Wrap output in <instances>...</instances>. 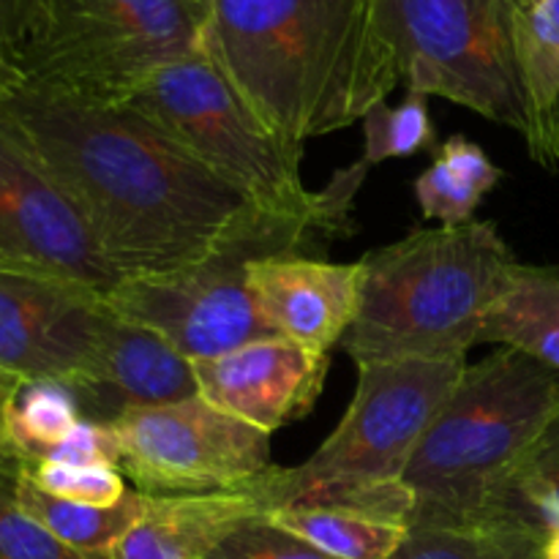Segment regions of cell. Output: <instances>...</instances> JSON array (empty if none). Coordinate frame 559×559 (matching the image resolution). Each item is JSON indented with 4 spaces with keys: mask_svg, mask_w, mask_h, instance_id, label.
I'll return each mask as SVG.
<instances>
[{
    "mask_svg": "<svg viewBox=\"0 0 559 559\" xmlns=\"http://www.w3.org/2000/svg\"><path fill=\"white\" fill-rule=\"evenodd\" d=\"M118 469L147 497L238 491L271 469V435L222 413L202 396L126 413Z\"/></svg>",
    "mask_w": 559,
    "mask_h": 559,
    "instance_id": "cell-10",
    "label": "cell"
},
{
    "mask_svg": "<svg viewBox=\"0 0 559 559\" xmlns=\"http://www.w3.org/2000/svg\"><path fill=\"white\" fill-rule=\"evenodd\" d=\"M546 533L524 516L420 524L393 559H544Z\"/></svg>",
    "mask_w": 559,
    "mask_h": 559,
    "instance_id": "cell-21",
    "label": "cell"
},
{
    "mask_svg": "<svg viewBox=\"0 0 559 559\" xmlns=\"http://www.w3.org/2000/svg\"><path fill=\"white\" fill-rule=\"evenodd\" d=\"M22 80H25V76H22V71L16 69L14 63H9V60L0 58V102H3V98L9 96V93L14 91Z\"/></svg>",
    "mask_w": 559,
    "mask_h": 559,
    "instance_id": "cell-32",
    "label": "cell"
},
{
    "mask_svg": "<svg viewBox=\"0 0 559 559\" xmlns=\"http://www.w3.org/2000/svg\"><path fill=\"white\" fill-rule=\"evenodd\" d=\"M16 500L60 544L87 559H109L118 540L134 527L136 519L145 511V495L136 489H129V495L115 506H85V502L47 495L33 486L22 475V469L16 478Z\"/></svg>",
    "mask_w": 559,
    "mask_h": 559,
    "instance_id": "cell-19",
    "label": "cell"
},
{
    "mask_svg": "<svg viewBox=\"0 0 559 559\" xmlns=\"http://www.w3.org/2000/svg\"><path fill=\"white\" fill-rule=\"evenodd\" d=\"M0 271L41 273L109 295V265L80 205L0 109Z\"/></svg>",
    "mask_w": 559,
    "mask_h": 559,
    "instance_id": "cell-11",
    "label": "cell"
},
{
    "mask_svg": "<svg viewBox=\"0 0 559 559\" xmlns=\"http://www.w3.org/2000/svg\"><path fill=\"white\" fill-rule=\"evenodd\" d=\"M207 14V0H38L16 66L25 80L123 102L202 47Z\"/></svg>",
    "mask_w": 559,
    "mask_h": 559,
    "instance_id": "cell-8",
    "label": "cell"
},
{
    "mask_svg": "<svg viewBox=\"0 0 559 559\" xmlns=\"http://www.w3.org/2000/svg\"><path fill=\"white\" fill-rule=\"evenodd\" d=\"M347 222L289 216L246 205L205 257L158 276L123 278L107 295L123 320L151 328L189 360L218 358L273 336L249 293V265L262 257L295 254L311 235L344 233Z\"/></svg>",
    "mask_w": 559,
    "mask_h": 559,
    "instance_id": "cell-7",
    "label": "cell"
},
{
    "mask_svg": "<svg viewBox=\"0 0 559 559\" xmlns=\"http://www.w3.org/2000/svg\"><path fill=\"white\" fill-rule=\"evenodd\" d=\"M112 317L107 295L85 284L0 271V371L66 385L91 364Z\"/></svg>",
    "mask_w": 559,
    "mask_h": 559,
    "instance_id": "cell-12",
    "label": "cell"
},
{
    "mask_svg": "<svg viewBox=\"0 0 559 559\" xmlns=\"http://www.w3.org/2000/svg\"><path fill=\"white\" fill-rule=\"evenodd\" d=\"M36 9L38 0H0V58L9 63H20L22 44L31 31Z\"/></svg>",
    "mask_w": 559,
    "mask_h": 559,
    "instance_id": "cell-30",
    "label": "cell"
},
{
    "mask_svg": "<svg viewBox=\"0 0 559 559\" xmlns=\"http://www.w3.org/2000/svg\"><path fill=\"white\" fill-rule=\"evenodd\" d=\"M500 178L502 169L478 142L453 134L415 180V200L424 216L440 222V227H462L473 222L475 211Z\"/></svg>",
    "mask_w": 559,
    "mask_h": 559,
    "instance_id": "cell-20",
    "label": "cell"
},
{
    "mask_svg": "<svg viewBox=\"0 0 559 559\" xmlns=\"http://www.w3.org/2000/svg\"><path fill=\"white\" fill-rule=\"evenodd\" d=\"M207 559H333L265 516H251L229 530Z\"/></svg>",
    "mask_w": 559,
    "mask_h": 559,
    "instance_id": "cell-28",
    "label": "cell"
},
{
    "mask_svg": "<svg viewBox=\"0 0 559 559\" xmlns=\"http://www.w3.org/2000/svg\"><path fill=\"white\" fill-rule=\"evenodd\" d=\"M513 500L544 533L559 530V418L551 420L519 464Z\"/></svg>",
    "mask_w": 559,
    "mask_h": 559,
    "instance_id": "cell-26",
    "label": "cell"
},
{
    "mask_svg": "<svg viewBox=\"0 0 559 559\" xmlns=\"http://www.w3.org/2000/svg\"><path fill=\"white\" fill-rule=\"evenodd\" d=\"M251 516H262V511L246 491L145 495V511L109 559H207L229 530Z\"/></svg>",
    "mask_w": 559,
    "mask_h": 559,
    "instance_id": "cell-16",
    "label": "cell"
},
{
    "mask_svg": "<svg viewBox=\"0 0 559 559\" xmlns=\"http://www.w3.org/2000/svg\"><path fill=\"white\" fill-rule=\"evenodd\" d=\"M20 385H22V380H16V377L0 371V456L11 451L9 437H5V413H9V404H11V399H14L16 388Z\"/></svg>",
    "mask_w": 559,
    "mask_h": 559,
    "instance_id": "cell-31",
    "label": "cell"
},
{
    "mask_svg": "<svg viewBox=\"0 0 559 559\" xmlns=\"http://www.w3.org/2000/svg\"><path fill=\"white\" fill-rule=\"evenodd\" d=\"M555 418L559 371L511 347L467 366L404 473L409 527L524 516L513 478Z\"/></svg>",
    "mask_w": 559,
    "mask_h": 559,
    "instance_id": "cell-4",
    "label": "cell"
},
{
    "mask_svg": "<svg viewBox=\"0 0 559 559\" xmlns=\"http://www.w3.org/2000/svg\"><path fill=\"white\" fill-rule=\"evenodd\" d=\"M516 52L527 98L533 162L559 169V0H540L516 16Z\"/></svg>",
    "mask_w": 559,
    "mask_h": 559,
    "instance_id": "cell-18",
    "label": "cell"
},
{
    "mask_svg": "<svg viewBox=\"0 0 559 559\" xmlns=\"http://www.w3.org/2000/svg\"><path fill=\"white\" fill-rule=\"evenodd\" d=\"M197 396L273 435L304 420L325 388L331 355L282 336L257 338L218 358L191 360Z\"/></svg>",
    "mask_w": 559,
    "mask_h": 559,
    "instance_id": "cell-13",
    "label": "cell"
},
{
    "mask_svg": "<svg viewBox=\"0 0 559 559\" xmlns=\"http://www.w3.org/2000/svg\"><path fill=\"white\" fill-rule=\"evenodd\" d=\"M409 91L530 134L513 0H371Z\"/></svg>",
    "mask_w": 559,
    "mask_h": 559,
    "instance_id": "cell-9",
    "label": "cell"
},
{
    "mask_svg": "<svg viewBox=\"0 0 559 559\" xmlns=\"http://www.w3.org/2000/svg\"><path fill=\"white\" fill-rule=\"evenodd\" d=\"M202 52L293 145L358 123L402 85L371 0H207Z\"/></svg>",
    "mask_w": 559,
    "mask_h": 559,
    "instance_id": "cell-2",
    "label": "cell"
},
{
    "mask_svg": "<svg viewBox=\"0 0 559 559\" xmlns=\"http://www.w3.org/2000/svg\"><path fill=\"white\" fill-rule=\"evenodd\" d=\"M82 418L74 393L63 382H22L5 413V437L22 462L41 459Z\"/></svg>",
    "mask_w": 559,
    "mask_h": 559,
    "instance_id": "cell-23",
    "label": "cell"
},
{
    "mask_svg": "<svg viewBox=\"0 0 559 559\" xmlns=\"http://www.w3.org/2000/svg\"><path fill=\"white\" fill-rule=\"evenodd\" d=\"M22 459L14 451L0 456V559H87L60 544L16 500Z\"/></svg>",
    "mask_w": 559,
    "mask_h": 559,
    "instance_id": "cell-25",
    "label": "cell"
},
{
    "mask_svg": "<svg viewBox=\"0 0 559 559\" xmlns=\"http://www.w3.org/2000/svg\"><path fill=\"white\" fill-rule=\"evenodd\" d=\"M535 3H540V0H513V5H516L519 11L530 9V5H535Z\"/></svg>",
    "mask_w": 559,
    "mask_h": 559,
    "instance_id": "cell-34",
    "label": "cell"
},
{
    "mask_svg": "<svg viewBox=\"0 0 559 559\" xmlns=\"http://www.w3.org/2000/svg\"><path fill=\"white\" fill-rule=\"evenodd\" d=\"M0 109L80 205L120 278L191 265L249 205L126 102L22 80Z\"/></svg>",
    "mask_w": 559,
    "mask_h": 559,
    "instance_id": "cell-1",
    "label": "cell"
},
{
    "mask_svg": "<svg viewBox=\"0 0 559 559\" xmlns=\"http://www.w3.org/2000/svg\"><path fill=\"white\" fill-rule=\"evenodd\" d=\"M544 559H559V530H551V533H546Z\"/></svg>",
    "mask_w": 559,
    "mask_h": 559,
    "instance_id": "cell-33",
    "label": "cell"
},
{
    "mask_svg": "<svg viewBox=\"0 0 559 559\" xmlns=\"http://www.w3.org/2000/svg\"><path fill=\"white\" fill-rule=\"evenodd\" d=\"M22 475L47 495L85 506H115L131 489L123 473L109 464L22 462Z\"/></svg>",
    "mask_w": 559,
    "mask_h": 559,
    "instance_id": "cell-27",
    "label": "cell"
},
{
    "mask_svg": "<svg viewBox=\"0 0 559 559\" xmlns=\"http://www.w3.org/2000/svg\"><path fill=\"white\" fill-rule=\"evenodd\" d=\"M467 366V358L358 366L353 402L314 456L298 467L265 469L238 491L262 516L282 508H328L409 527L415 502L404 473Z\"/></svg>",
    "mask_w": 559,
    "mask_h": 559,
    "instance_id": "cell-5",
    "label": "cell"
},
{
    "mask_svg": "<svg viewBox=\"0 0 559 559\" xmlns=\"http://www.w3.org/2000/svg\"><path fill=\"white\" fill-rule=\"evenodd\" d=\"M120 448L118 437L109 426L80 420L63 440L49 448L41 459L33 462H63V464H109L118 467Z\"/></svg>",
    "mask_w": 559,
    "mask_h": 559,
    "instance_id": "cell-29",
    "label": "cell"
},
{
    "mask_svg": "<svg viewBox=\"0 0 559 559\" xmlns=\"http://www.w3.org/2000/svg\"><path fill=\"white\" fill-rule=\"evenodd\" d=\"M353 325L338 347L358 366L464 360L513 267L495 222L413 229L364 257Z\"/></svg>",
    "mask_w": 559,
    "mask_h": 559,
    "instance_id": "cell-3",
    "label": "cell"
},
{
    "mask_svg": "<svg viewBox=\"0 0 559 559\" xmlns=\"http://www.w3.org/2000/svg\"><path fill=\"white\" fill-rule=\"evenodd\" d=\"M480 344L519 349L559 371V267L513 262L486 317Z\"/></svg>",
    "mask_w": 559,
    "mask_h": 559,
    "instance_id": "cell-17",
    "label": "cell"
},
{
    "mask_svg": "<svg viewBox=\"0 0 559 559\" xmlns=\"http://www.w3.org/2000/svg\"><path fill=\"white\" fill-rule=\"evenodd\" d=\"M123 102L262 211L347 222L369 173L360 158L342 169L328 189H306L300 175L304 147L278 136L202 47L153 71Z\"/></svg>",
    "mask_w": 559,
    "mask_h": 559,
    "instance_id": "cell-6",
    "label": "cell"
},
{
    "mask_svg": "<svg viewBox=\"0 0 559 559\" xmlns=\"http://www.w3.org/2000/svg\"><path fill=\"white\" fill-rule=\"evenodd\" d=\"M80 413L112 426L126 413L197 396L194 366L151 328L115 314L91 364L71 382Z\"/></svg>",
    "mask_w": 559,
    "mask_h": 559,
    "instance_id": "cell-15",
    "label": "cell"
},
{
    "mask_svg": "<svg viewBox=\"0 0 559 559\" xmlns=\"http://www.w3.org/2000/svg\"><path fill=\"white\" fill-rule=\"evenodd\" d=\"M437 140L429 115V96L409 91L399 104H380L364 118V162L382 164L391 158L418 156Z\"/></svg>",
    "mask_w": 559,
    "mask_h": 559,
    "instance_id": "cell-24",
    "label": "cell"
},
{
    "mask_svg": "<svg viewBox=\"0 0 559 559\" xmlns=\"http://www.w3.org/2000/svg\"><path fill=\"white\" fill-rule=\"evenodd\" d=\"M265 519L333 559H393L409 535L407 524L328 508H282Z\"/></svg>",
    "mask_w": 559,
    "mask_h": 559,
    "instance_id": "cell-22",
    "label": "cell"
},
{
    "mask_svg": "<svg viewBox=\"0 0 559 559\" xmlns=\"http://www.w3.org/2000/svg\"><path fill=\"white\" fill-rule=\"evenodd\" d=\"M364 262H328L295 254L262 257L249 265V293L273 336L331 353L342 344L360 304Z\"/></svg>",
    "mask_w": 559,
    "mask_h": 559,
    "instance_id": "cell-14",
    "label": "cell"
}]
</instances>
